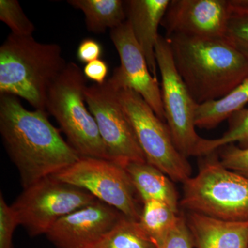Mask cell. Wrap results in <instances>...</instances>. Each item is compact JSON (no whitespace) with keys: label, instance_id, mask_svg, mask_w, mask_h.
Wrapping results in <instances>:
<instances>
[{"label":"cell","instance_id":"13","mask_svg":"<svg viewBox=\"0 0 248 248\" xmlns=\"http://www.w3.org/2000/svg\"><path fill=\"white\" fill-rule=\"evenodd\" d=\"M123 217L117 209L97 200L60 218L46 236L57 248H89Z\"/></svg>","mask_w":248,"mask_h":248},{"label":"cell","instance_id":"10","mask_svg":"<svg viewBox=\"0 0 248 248\" xmlns=\"http://www.w3.org/2000/svg\"><path fill=\"white\" fill-rule=\"evenodd\" d=\"M120 89L109 78L104 84L87 86L85 100L97 123L109 158L124 167L133 161L146 160L121 106Z\"/></svg>","mask_w":248,"mask_h":248},{"label":"cell","instance_id":"17","mask_svg":"<svg viewBox=\"0 0 248 248\" xmlns=\"http://www.w3.org/2000/svg\"><path fill=\"white\" fill-rule=\"evenodd\" d=\"M68 4L84 13L86 29L102 34L127 20L125 1L122 0H69Z\"/></svg>","mask_w":248,"mask_h":248},{"label":"cell","instance_id":"7","mask_svg":"<svg viewBox=\"0 0 248 248\" xmlns=\"http://www.w3.org/2000/svg\"><path fill=\"white\" fill-rule=\"evenodd\" d=\"M97 200L84 189L50 176L24 188L11 207L19 226L37 236L46 234L60 218Z\"/></svg>","mask_w":248,"mask_h":248},{"label":"cell","instance_id":"22","mask_svg":"<svg viewBox=\"0 0 248 248\" xmlns=\"http://www.w3.org/2000/svg\"><path fill=\"white\" fill-rule=\"evenodd\" d=\"M224 39L248 59V0H230Z\"/></svg>","mask_w":248,"mask_h":248},{"label":"cell","instance_id":"6","mask_svg":"<svg viewBox=\"0 0 248 248\" xmlns=\"http://www.w3.org/2000/svg\"><path fill=\"white\" fill-rule=\"evenodd\" d=\"M118 97L146 162L162 171L173 182L184 183L190 178L192 167L176 148L167 124L133 90L120 89Z\"/></svg>","mask_w":248,"mask_h":248},{"label":"cell","instance_id":"27","mask_svg":"<svg viewBox=\"0 0 248 248\" xmlns=\"http://www.w3.org/2000/svg\"><path fill=\"white\" fill-rule=\"evenodd\" d=\"M103 55V46L100 42L93 38H85L80 42L77 57L79 62L82 63L99 60Z\"/></svg>","mask_w":248,"mask_h":248},{"label":"cell","instance_id":"18","mask_svg":"<svg viewBox=\"0 0 248 248\" xmlns=\"http://www.w3.org/2000/svg\"><path fill=\"white\" fill-rule=\"evenodd\" d=\"M248 103V76L222 99L199 104L196 110V127L215 128L234 112L244 108Z\"/></svg>","mask_w":248,"mask_h":248},{"label":"cell","instance_id":"23","mask_svg":"<svg viewBox=\"0 0 248 248\" xmlns=\"http://www.w3.org/2000/svg\"><path fill=\"white\" fill-rule=\"evenodd\" d=\"M0 20L5 23L14 35L32 36L35 30L17 0H0Z\"/></svg>","mask_w":248,"mask_h":248},{"label":"cell","instance_id":"20","mask_svg":"<svg viewBox=\"0 0 248 248\" xmlns=\"http://www.w3.org/2000/svg\"><path fill=\"white\" fill-rule=\"evenodd\" d=\"M89 248H157L139 227L138 221L123 217Z\"/></svg>","mask_w":248,"mask_h":248},{"label":"cell","instance_id":"28","mask_svg":"<svg viewBox=\"0 0 248 248\" xmlns=\"http://www.w3.org/2000/svg\"><path fill=\"white\" fill-rule=\"evenodd\" d=\"M83 73L86 79L94 81L95 84H103L108 76L109 66L107 62L102 59L86 63Z\"/></svg>","mask_w":248,"mask_h":248},{"label":"cell","instance_id":"2","mask_svg":"<svg viewBox=\"0 0 248 248\" xmlns=\"http://www.w3.org/2000/svg\"><path fill=\"white\" fill-rule=\"evenodd\" d=\"M166 37L178 73L197 104L222 99L248 76V59L224 38Z\"/></svg>","mask_w":248,"mask_h":248},{"label":"cell","instance_id":"25","mask_svg":"<svg viewBox=\"0 0 248 248\" xmlns=\"http://www.w3.org/2000/svg\"><path fill=\"white\" fill-rule=\"evenodd\" d=\"M19 226L11 205L6 203L2 192L0 194V248H14L13 238Z\"/></svg>","mask_w":248,"mask_h":248},{"label":"cell","instance_id":"12","mask_svg":"<svg viewBox=\"0 0 248 248\" xmlns=\"http://www.w3.org/2000/svg\"><path fill=\"white\" fill-rule=\"evenodd\" d=\"M230 0H170L161 26L166 37L224 38Z\"/></svg>","mask_w":248,"mask_h":248},{"label":"cell","instance_id":"3","mask_svg":"<svg viewBox=\"0 0 248 248\" xmlns=\"http://www.w3.org/2000/svg\"><path fill=\"white\" fill-rule=\"evenodd\" d=\"M66 65L60 45L11 33L0 46V95L22 98L46 111L48 90Z\"/></svg>","mask_w":248,"mask_h":248},{"label":"cell","instance_id":"14","mask_svg":"<svg viewBox=\"0 0 248 248\" xmlns=\"http://www.w3.org/2000/svg\"><path fill=\"white\" fill-rule=\"evenodd\" d=\"M170 0H129L125 1L127 20L134 37L146 57L150 71L157 75L155 46L159 37V27Z\"/></svg>","mask_w":248,"mask_h":248},{"label":"cell","instance_id":"5","mask_svg":"<svg viewBox=\"0 0 248 248\" xmlns=\"http://www.w3.org/2000/svg\"><path fill=\"white\" fill-rule=\"evenodd\" d=\"M86 80L78 64L67 63L48 90L46 111L55 117L80 156L110 160L95 120L86 107Z\"/></svg>","mask_w":248,"mask_h":248},{"label":"cell","instance_id":"4","mask_svg":"<svg viewBox=\"0 0 248 248\" xmlns=\"http://www.w3.org/2000/svg\"><path fill=\"white\" fill-rule=\"evenodd\" d=\"M203 157L198 174L183 183L179 206L222 221H248V178L226 169L217 151Z\"/></svg>","mask_w":248,"mask_h":248},{"label":"cell","instance_id":"16","mask_svg":"<svg viewBox=\"0 0 248 248\" xmlns=\"http://www.w3.org/2000/svg\"><path fill=\"white\" fill-rule=\"evenodd\" d=\"M142 203L155 200L179 211V200L173 182L165 173L146 161H133L124 166Z\"/></svg>","mask_w":248,"mask_h":248},{"label":"cell","instance_id":"1","mask_svg":"<svg viewBox=\"0 0 248 248\" xmlns=\"http://www.w3.org/2000/svg\"><path fill=\"white\" fill-rule=\"evenodd\" d=\"M43 110H29L17 97L0 95V133L23 188L55 175L81 156L62 138Z\"/></svg>","mask_w":248,"mask_h":248},{"label":"cell","instance_id":"9","mask_svg":"<svg viewBox=\"0 0 248 248\" xmlns=\"http://www.w3.org/2000/svg\"><path fill=\"white\" fill-rule=\"evenodd\" d=\"M155 56L161 77V96L165 120L178 151L185 157L195 156L202 138L196 132L194 100L174 64L170 46L166 37L159 35Z\"/></svg>","mask_w":248,"mask_h":248},{"label":"cell","instance_id":"15","mask_svg":"<svg viewBox=\"0 0 248 248\" xmlns=\"http://www.w3.org/2000/svg\"><path fill=\"white\" fill-rule=\"evenodd\" d=\"M184 216L194 247L248 248V221H222L194 212Z\"/></svg>","mask_w":248,"mask_h":248},{"label":"cell","instance_id":"24","mask_svg":"<svg viewBox=\"0 0 248 248\" xmlns=\"http://www.w3.org/2000/svg\"><path fill=\"white\" fill-rule=\"evenodd\" d=\"M217 153L226 169L248 178V148L230 144L218 148Z\"/></svg>","mask_w":248,"mask_h":248},{"label":"cell","instance_id":"19","mask_svg":"<svg viewBox=\"0 0 248 248\" xmlns=\"http://www.w3.org/2000/svg\"><path fill=\"white\" fill-rule=\"evenodd\" d=\"M180 212L169 204L151 200L143 203L139 227L147 237L159 248L177 223Z\"/></svg>","mask_w":248,"mask_h":248},{"label":"cell","instance_id":"8","mask_svg":"<svg viewBox=\"0 0 248 248\" xmlns=\"http://www.w3.org/2000/svg\"><path fill=\"white\" fill-rule=\"evenodd\" d=\"M53 177L84 189L97 200L117 209L128 219H140L141 208L138 194L125 168L115 161L81 156Z\"/></svg>","mask_w":248,"mask_h":248},{"label":"cell","instance_id":"21","mask_svg":"<svg viewBox=\"0 0 248 248\" xmlns=\"http://www.w3.org/2000/svg\"><path fill=\"white\" fill-rule=\"evenodd\" d=\"M229 127L221 138L214 140L202 138L196 151V156H203L218 148L238 143L241 148H248V108H244L228 119Z\"/></svg>","mask_w":248,"mask_h":248},{"label":"cell","instance_id":"11","mask_svg":"<svg viewBox=\"0 0 248 248\" xmlns=\"http://www.w3.org/2000/svg\"><path fill=\"white\" fill-rule=\"evenodd\" d=\"M110 36L121 65L111 76L120 89H131L143 97L159 119L166 122L161 90L157 78L152 75L128 21L110 30Z\"/></svg>","mask_w":248,"mask_h":248},{"label":"cell","instance_id":"26","mask_svg":"<svg viewBox=\"0 0 248 248\" xmlns=\"http://www.w3.org/2000/svg\"><path fill=\"white\" fill-rule=\"evenodd\" d=\"M193 241L184 214L180 213L177 223L173 227L164 242L158 248H194Z\"/></svg>","mask_w":248,"mask_h":248}]
</instances>
